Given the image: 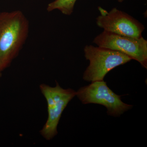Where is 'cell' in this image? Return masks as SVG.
Masks as SVG:
<instances>
[{"instance_id": "3957f363", "label": "cell", "mask_w": 147, "mask_h": 147, "mask_svg": "<svg viewBox=\"0 0 147 147\" xmlns=\"http://www.w3.org/2000/svg\"><path fill=\"white\" fill-rule=\"evenodd\" d=\"M39 88L47 101L48 112L47 121L40 133L44 139L50 141L57 134L62 114L69 102L76 96V92L70 88H63L57 82L55 87L42 84Z\"/></svg>"}, {"instance_id": "52a82bcc", "label": "cell", "mask_w": 147, "mask_h": 147, "mask_svg": "<svg viewBox=\"0 0 147 147\" xmlns=\"http://www.w3.org/2000/svg\"><path fill=\"white\" fill-rule=\"evenodd\" d=\"M77 0H55L48 4L47 11L51 12L57 9L64 15L69 16L73 13L75 3Z\"/></svg>"}, {"instance_id": "277c9868", "label": "cell", "mask_w": 147, "mask_h": 147, "mask_svg": "<svg viewBox=\"0 0 147 147\" xmlns=\"http://www.w3.org/2000/svg\"><path fill=\"white\" fill-rule=\"evenodd\" d=\"M76 96L83 104L103 105L107 108L108 115L113 117H119L133 106L123 102L121 96L110 89L103 80L82 87L76 92Z\"/></svg>"}, {"instance_id": "6da1fadb", "label": "cell", "mask_w": 147, "mask_h": 147, "mask_svg": "<svg viewBox=\"0 0 147 147\" xmlns=\"http://www.w3.org/2000/svg\"><path fill=\"white\" fill-rule=\"evenodd\" d=\"M29 22L20 10L0 12V71L11 65L26 41Z\"/></svg>"}, {"instance_id": "ba28073f", "label": "cell", "mask_w": 147, "mask_h": 147, "mask_svg": "<svg viewBox=\"0 0 147 147\" xmlns=\"http://www.w3.org/2000/svg\"><path fill=\"white\" fill-rule=\"evenodd\" d=\"M117 1L119 2L122 3L123 2L124 0H117Z\"/></svg>"}, {"instance_id": "9c48e42d", "label": "cell", "mask_w": 147, "mask_h": 147, "mask_svg": "<svg viewBox=\"0 0 147 147\" xmlns=\"http://www.w3.org/2000/svg\"><path fill=\"white\" fill-rule=\"evenodd\" d=\"M2 75V72H1V71H0V78L1 77Z\"/></svg>"}, {"instance_id": "8992f818", "label": "cell", "mask_w": 147, "mask_h": 147, "mask_svg": "<svg viewBox=\"0 0 147 147\" xmlns=\"http://www.w3.org/2000/svg\"><path fill=\"white\" fill-rule=\"evenodd\" d=\"M100 13L96 18V23L104 31L121 35L140 38L145 27L138 20L127 13L113 8L108 12L100 7Z\"/></svg>"}, {"instance_id": "7a4b0ae2", "label": "cell", "mask_w": 147, "mask_h": 147, "mask_svg": "<svg viewBox=\"0 0 147 147\" xmlns=\"http://www.w3.org/2000/svg\"><path fill=\"white\" fill-rule=\"evenodd\" d=\"M84 52L86 59L90 62L83 75V79L88 82L103 81L109 71L132 60L118 51L92 45H86Z\"/></svg>"}, {"instance_id": "5b68a950", "label": "cell", "mask_w": 147, "mask_h": 147, "mask_svg": "<svg viewBox=\"0 0 147 147\" xmlns=\"http://www.w3.org/2000/svg\"><path fill=\"white\" fill-rule=\"evenodd\" d=\"M93 42L98 47L118 51L125 54L147 68V40L140 38L121 35L103 30Z\"/></svg>"}]
</instances>
